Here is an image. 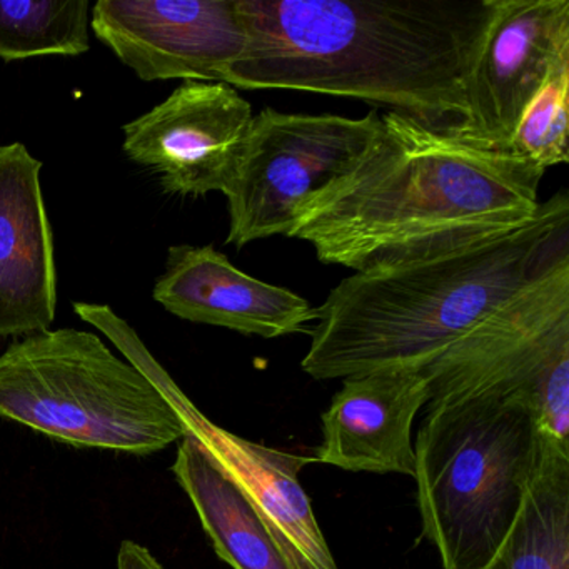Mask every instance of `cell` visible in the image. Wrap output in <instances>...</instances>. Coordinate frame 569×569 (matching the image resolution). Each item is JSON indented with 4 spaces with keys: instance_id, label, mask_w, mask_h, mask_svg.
Returning <instances> with one entry per match:
<instances>
[{
    "instance_id": "6da1fadb",
    "label": "cell",
    "mask_w": 569,
    "mask_h": 569,
    "mask_svg": "<svg viewBox=\"0 0 569 569\" xmlns=\"http://www.w3.org/2000/svg\"><path fill=\"white\" fill-rule=\"evenodd\" d=\"M492 0H238L234 89L361 99L461 136L465 86Z\"/></svg>"
},
{
    "instance_id": "7a4b0ae2",
    "label": "cell",
    "mask_w": 569,
    "mask_h": 569,
    "mask_svg": "<svg viewBox=\"0 0 569 569\" xmlns=\"http://www.w3.org/2000/svg\"><path fill=\"white\" fill-rule=\"evenodd\" d=\"M545 174L509 149L389 111L361 158L302 208L289 238L355 272L418 261L531 221Z\"/></svg>"
},
{
    "instance_id": "3957f363",
    "label": "cell",
    "mask_w": 569,
    "mask_h": 569,
    "mask_svg": "<svg viewBox=\"0 0 569 569\" xmlns=\"http://www.w3.org/2000/svg\"><path fill=\"white\" fill-rule=\"evenodd\" d=\"M569 259L568 191L506 234L418 261L355 272L312 311L302 359L318 381L422 371L479 321Z\"/></svg>"
},
{
    "instance_id": "277c9868",
    "label": "cell",
    "mask_w": 569,
    "mask_h": 569,
    "mask_svg": "<svg viewBox=\"0 0 569 569\" xmlns=\"http://www.w3.org/2000/svg\"><path fill=\"white\" fill-rule=\"evenodd\" d=\"M516 399L475 396L428 405L416 438L422 532L445 569H485L511 531L546 449Z\"/></svg>"
},
{
    "instance_id": "5b68a950",
    "label": "cell",
    "mask_w": 569,
    "mask_h": 569,
    "mask_svg": "<svg viewBox=\"0 0 569 569\" xmlns=\"http://www.w3.org/2000/svg\"><path fill=\"white\" fill-rule=\"evenodd\" d=\"M0 418L76 448L152 455L188 436L168 395L94 332L49 329L0 356Z\"/></svg>"
},
{
    "instance_id": "8992f818",
    "label": "cell",
    "mask_w": 569,
    "mask_h": 569,
    "mask_svg": "<svg viewBox=\"0 0 569 569\" xmlns=\"http://www.w3.org/2000/svg\"><path fill=\"white\" fill-rule=\"evenodd\" d=\"M428 405L496 396L531 409L569 451V259L479 321L428 368Z\"/></svg>"
},
{
    "instance_id": "52a82bcc",
    "label": "cell",
    "mask_w": 569,
    "mask_h": 569,
    "mask_svg": "<svg viewBox=\"0 0 569 569\" xmlns=\"http://www.w3.org/2000/svg\"><path fill=\"white\" fill-rule=\"evenodd\" d=\"M379 118L376 109L359 119L262 109L224 192L226 244L241 249L272 236L289 238L302 208L361 158Z\"/></svg>"
},
{
    "instance_id": "ba28073f",
    "label": "cell",
    "mask_w": 569,
    "mask_h": 569,
    "mask_svg": "<svg viewBox=\"0 0 569 569\" xmlns=\"http://www.w3.org/2000/svg\"><path fill=\"white\" fill-rule=\"evenodd\" d=\"M569 62V0H492L466 76L459 138L508 149L529 102Z\"/></svg>"
},
{
    "instance_id": "9c48e42d",
    "label": "cell",
    "mask_w": 569,
    "mask_h": 569,
    "mask_svg": "<svg viewBox=\"0 0 569 569\" xmlns=\"http://www.w3.org/2000/svg\"><path fill=\"white\" fill-rule=\"evenodd\" d=\"M252 106L224 82L186 81L122 128V151L169 194H224L251 131Z\"/></svg>"
},
{
    "instance_id": "30bf717a",
    "label": "cell",
    "mask_w": 569,
    "mask_h": 569,
    "mask_svg": "<svg viewBox=\"0 0 569 569\" xmlns=\"http://www.w3.org/2000/svg\"><path fill=\"white\" fill-rule=\"evenodd\" d=\"M92 31L146 82H222L246 48L238 0H99Z\"/></svg>"
},
{
    "instance_id": "8fae6325",
    "label": "cell",
    "mask_w": 569,
    "mask_h": 569,
    "mask_svg": "<svg viewBox=\"0 0 569 569\" xmlns=\"http://www.w3.org/2000/svg\"><path fill=\"white\" fill-rule=\"evenodd\" d=\"M126 356L171 398L188 435L201 442L212 461L241 489L291 569H339L299 482V472L315 458L268 448L214 425L186 398L142 342L132 345Z\"/></svg>"
},
{
    "instance_id": "7c38bea8",
    "label": "cell",
    "mask_w": 569,
    "mask_h": 569,
    "mask_svg": "<svg viewBox=\"0 0 569 569\" xmlns=\"http://www.w3.org/2000/svg\"><path fill=\"white\" fill-rule=\"evenodd\" d=\"M41 171L21 142L0 146V338L41 335L56 319L54 236Z\"/></svg>"
},
{
    "instance_id": "4fadbf2b",
    "label": "cell",
    "mask_w": 569,
    "mask_h": 569,
    "mask_svg": "<svg viewBox=\"0 0 569 569\" xmlns=\"http://www.w3.org/2000/svg\"><path fill=\"white\" fill-rule=\"evenodd\" d=\"M152 298L166 311L198 325L274 339L306 331L308 299L246 274L212 246H174Z\"/></svg>"
},
{
    "instance_id": "5bb4252c",
    "label": "cell",
    "mask_w": 569,
    "mask_h": 569,
    "mask_svg": "<svg viewBox=\"0 0 569 569\" xmlns=\"http://www.w3.org/2000/svg\"><path fill=\"white\" fill-rule=\"evenodd\" d=\"M422 371H378L342 379L322 412V442L315 461L352 472L415 478L412 422L428 405Z\"/></svg>"
},
{
    "instance_id": "9a60e30c",
    "label": "cell",
    "mask_w": 569,
    "mask_h": 569,
    "mask_svg": "<svg viewBox=\"0 0 569 569\" xmlns=\"http://www.w3.org/2000/svg\"><path fill=\"white\" fill-rule=\"evenodd\" d=\"M171 469L222 561L232 569H291L261 516L194 436L179 441Z\"/></svg>"
},
{
    "instance_id": "2e32d148",
    "label": "cell",
    "mask_w": 569,
    "mask_h": 569,
    "mask_svg": "<svg viewBox=\"0 0 569 569\" xmlns=\"http://www.w3.org/2000/svg\"><path fill=\"white\" fill-rule=\"evenodd\" d=\"M485 569H569V452L546 449L511 531Z\"/></svg>"
},
{
    "instance_id": "e0dca14e",
    "label": "cell",
    "mask_w": 569,
    "mask_h": 569,
    "mask_svg": "<svg viewBox=\"0 0 569 569\" xmlns=\"http://www.w3.org/2000/svg\"><path fill=\"white\" fill-rule=\"evenodd\" d=\"M89 8V0H0V59L86 54Z\"/></svg>"
},
{
    "instance_id": "ac0fdd59",
    "label": "cell",
    "mask_w": 569,
    "mask_h": 569,
    "mask_svg": "<svg viewBox=\"0 0 569 569\" xmlns=\"http://www.w3.org/2000/svg\"><path fill=\"white\" fill-rule=\"evenodd\" d=\"M508 149L542 171L568 164L569 62L559 66L529 102Z\"/></svg>"
},
{
    "instance_id": "d6986e66",
    "label": "cell",
    "mask_w": 569,
    "mask_h": 569,
    "mask_svg": "<svg viewBox=\"0 0 569 569\" xmlns=\"http://www.w3.org/2000/svg\"><path fill=\"white\" fill-rule=\"evenodd\" d=\"M118 569H166L144 546L126 539L119 546Z\"/></svg>"
}]
</instances>
